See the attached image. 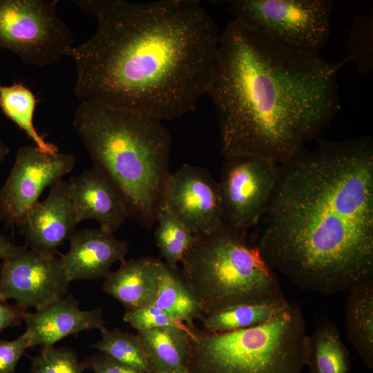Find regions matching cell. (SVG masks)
<instances>
[{"mask_svg": "<svg viewBox=\"0 0 373 373\" xmlns=\"http://www.w3.org/2000/svg\"><path fill=\"white\" fill-rule=\"evenodd\" d=\"M84 363L86 368L90 369L94 373H145L99 351Z\"/></svg>", "mask_w": 373, "mask_h": 373, "instance_id": "30", "label": "cell"}, {"mask_svg": "<svg viewBox=\"0 0 373 373\" xmlns=\"http://www.w3.org/2000/svg\"><path fill=\"white\" fill-rule=\"evenodd\" d=\"M162 373H193L191 371H189L188 369L175 371V372H162Z\"/></svg>", "mask_w": 373, "mask_h": 373, "instance_id": "34", "label": "cell"}, {"mask_svg": "<svg viewBox=\"0 0 373 373\" xmlns=\"http://www.w3.org/2000/svg\"><path fill=\"white\" fill-rule=\"evenodd\" d=\"M348 292L346 303L347 334L365 365L373 367V280Z\"/></svg>", "mask_w": 373, "mask_h": 373, "instance_id": "19", "label": "cell"}, {"mask_svg": "<svg viewBox=\"0 0 373 373\" xmlns=\"http://www.w3.org/2000/svg\"><path fill=\"white\" fill-rule=\"evenodd\" d=\"M260 220L261 255L297 287L332 295L373 280L372 138L323 141L280 164Z\"/></svg>", "mask_w": 373, "mask_h": 373, "instance_id": "1", "label": "cell"}, {"mask_svg": "<svg viewBox=\"0 0 373 373\" xmlns=\"http://www.w3.org/2000/svg\"><path fill=\"white\" fill-rule=\"evenodd\" d=\"M153 373L188 369L191 337L183 330L166 327L138 332Z\"/></svg>", "mask_w": 373, "mask_h": 373, "instance_id": "18", "label": "cell"}, {"mask_svg": "<svg viewBox=\"0 0 373 373\" xmlns=\"http://www.w3.org/2000/svg\"><path fill=\"white\" fill-rule=\"evenodd\" d=\"M27 311L16 305L0 300V332L21 324Z\"/></svg>", "mask_w": 373, "mask_h": 373, "instance_id": "31", "label": "cell"}, {"mask_svg": "<svg viewBox=\"0 0 373 373\" xmlns=\"http://www.w3.org/2000/svg\"><path fill=\"white\" fill-rule=\"evenodd\" d=\"M78 224L68 181L62 180L50 186L47 198L33 206L19 226L25 247L55 254L75 232Z\"/></svg>", "mask_w": 373, "mask_h": 373, "instance_id": "13", "label": "cell"}, {"mask_svg": "<svg viewBox=\"0 0 373 373\" xmlns=\"http://www.w3.org/2000/svg\"><path fill=\"white\" fill-rule=\"evenodd\" d=\"M162 122L92 100L80 102L73 121L93 166L117 189L129 218L149 229L156 224L170 173L171 138Z\"/></svg>", "mask_w": 373, "mask_h": 373, "instance_id": "4", "label": "cell"}, {"mask_svg": "<svg viewBox=\"0 0 373 373\" xmlns=\"http://www.w3.org/2000/svg\"><path fill=\"white\" fill-rule=\"evenodd\" d=\"M10 153V150L0 138V164L3 162L6 156Z\"/></svg>", "mask_w": 373, "mask_h": 373, "instance_id": "33", "label": "cell"}, {"mask_svg": "<svg viewBox=\"0 0 373 373\" xmlns=\"http://www.w3.org/2000/svg\"><path fill=\"white\" fill-rule=\"evenodd\" d=\"M306 326L291 304L262 324L226 332L195 329L188 370L193 373H301Z\"/></svg>", "mask_w": 373, "mask_h": 373, "instance_id": "6", "label": "cell"}, {"mask_svg": "<svg viewBox=\"0 0 373 373\" xmlns=\"http://www.w3.org/2000/svg\"><path fill=\"white\" fill-rule=\"evenodd\" d=\"M177 270L164 265L157 295L153 305L193 328V321L197 318L202 321L205 316L200 302Z\"/></svg>", "mask_w": 373, "mask_h": 373, "instance_id": "21", "label": "cell"}, {"mask_svg": "<svg viewBox=\"0 0 373 373\" xmlns=\"http://www.w3.org/2000/svg\"><path fill=\"white\" fill-rule=\"evenodd\" d=\"M69 197L79 223L95 220L99 227L115 233L129 218L126 204L111 181L95 167L68 181Z\"/></svg>", "mask_w": 373, "mask_h": 373, "instance_id": "15", "label": "cell"}, {"mask_svg": "<svg viewBox=\"0 0 373 373\" xmlns=\"http://www.w3.org/2000/svg\"><path fill=\"white\" fill-rule=\"evenodd\" d=\"M157 227L155 232L157 247L172 269H178L183 256L190 247L195 236L161 206L157 216Z\"/></svg>", "mask_w": 373, "mask_h": 373, "instance_id": "24", "label": "cell"}, {"mask_svg": "<svg viewBox=\"0 0 373 373\" xmlns=\"http://www.w3.org/2000/svg\"><path fill=\"white\" fill-rule=\"evenodd\" d=\"M181 263L180 276L204 316L240 305L288 302L247 230L224 222L210 233L195 236Z\"/></svg>", "mask_w": 373, "mask_h": 373, "instance_id": "5", "label": "cell"}, {"mask_svg": "<svg viewBox=\"0 0 373 373\" xmlns=\"http://www.w3.org/2000/svg\"><path fill=\"white\" fill-rule=\"evenodd\" d=\"M69 242L68 251L61 258L70 282L105 278L115 262L126 261L128 250L126 241L101 227L76 231Z\"/></svg>", "mask_w": 373, "mask_h": 373, "instance_id": "16", "label": "cell"}, {"mask_svg": "<svg viewBox=\"0 0 373 373\" xmlns=\"http://www.w3.org/2000/svg\"><path fill=\"white\" fill-rule=\"evenodd\" d=\"M218 191L223 222L247 230L258 223L276 184L280 164L262 157H224Z\"/></svg>", "mask_w": 373, "mask_h": 373, "instance_id": "9", "label": "cell"}, {"mask_svg": "<svg viewBox=\"0 0 373 373\" xmlns=\"http://www.w3.org/2000/svg\"><path fill=\"white\" fill-rule=\"evenodd\" d=\"M70 283L61 258L16 245L0 266V300L38 310L65 297Z\"/></svg>", "mask_w": 373, "mask_h": 373, "instance_id": "10", "label": "cell"}, {"mask_svg": "<svg viewBox=\"0 0 373 373\" xmlns=\"http://www.w3.org/2000/svg\"><path fill=\"white\" fill-rule=\"evenodd\" d=\"M347 57L364 75L373 69V16L359 13L353 19L346 41Z\"/></svg>", "mask_w": 373, "mask_h": 373, "instance_id": "26", "label": "cell"}, {"mask_svg": "<svg viewBox=\"0 0 373 373\" xmlns=\"http://www.w3.org/2000/svg\"><path fill=\"white\" fill-rule=\"evenodd\" d=\"M289 305V302L240 305L205 316L202 320V326L204 330L209 332L249 328L271 321Z\"/></svg>", "mask_w": 373, "mask_h": 373, "instance_id": "23", "label": "cell"}, {"mask_svg": "<svg viewBox=\"0 0 373 373\" xmlns=\"http://www.w3.org/2000/svg\"><path fill=\"white\" fill-rule=\"evenodd\" d=\"M97 19L73 48L74 94L162 121L193 111L207 94L220 33L197 0L75 1Z\"/></svg>", "mask_w": 373, "mask_h": 373, "instance_id": "2", "label": "cell"}, {"mask_svg": "<svg viewBox=\"0 0 373 373\" xmlns=\"http://www.w3.org/2000/svg\"><path fill=\"white\" fill-rule=\"evenodd\" d=\"M29 347V340L24 332L13 341L0 340V373H14L19 359Z\"/></svg>", "mask_w": 373, "mask_h": 373, "instance_id": "29", "label": "cell"}, {"mask_svg": "<svg viewBox=\"0 0 373 373\" xmlns=\"http://www.w3.org/2000/svg\"><path fill=\"white\" fill-rule=\"evenodd\" d=\"M23 321L30 347L54 346L67 336H77L82 332L93 329L101 330L106 323L102 308L82 310L79 307V301L72 295L35 312H26Z\"/></svg>", "mask_w": 373, "mask_h": 373, "instance_id": "14", "label": "cell"}, {"mask_svg": "<svg viewBox=\"0 0 373 373\" xmlns=\"http://www.w3.org/2000/svg\"><path fill=\"white\" fill-rule=\"evenodd\" d=\"M164 265L147 257L124 261L104 278L102 289L121 303L126 312L148 307L156 299Z\"/></svg>", "mask_w": 373, "mask_h": 373, "instance_id": "17", "label": "cell"}, {"mask_svg": "<svg viewBox=\"0 0 373 373\" xmlns=\"http://www.w3.org/2000/svg\"><path fill=\"white\" fill-rule=\"evenodd\" d=\"M57 0H0V49L23 63L46 67L75 46L73 34L59 16Z\"/></svg>", "mask_w": 373, "mask_h": 373, "instance_id": "8", "label": "cell"}, {"mask_svg": "<svg viewBox=\"0 0 373 373\" xmlns=\"http://www.w3.org/2000/svg\"><path fill=\"white\" fill-rule=\"evenodd\" d=\"M75 163L70 153L46 151L33 145L20 146L0 189V219L10 226H19L44 190L62 180Z\"/></svg>", "mask_w": 373, "mask_h": 373, "instance_id": "11", "label": "cell"}, {"mask_svg": "<svg viewBox=\"0 0 373 373\" xmlns=\"http://www.w3.org/2000/svg\"><path fill=\"white\" fill-rule=\"evenodd\" d=\"M228 10L239 20L298 52L320 55L331 34L329 0H233Z\"/></svg>", "mask_w": 373, "mask_h": 373, "instance_id": "7", "label": "cell"}, {"mask_svg": "<svg viewBox=\"0 0 373 373\" xmlns=\"http://www.w3.org/2000/svg\"><path fill=\"white\" fill-rule=\"evenodd\" d=\"M36 104L35 95L23 84L0 85V108L3 114L26 133L35 146L46 151L57 152V147L46 142L34 126Z\"/></svg>", "mask_w": 373, "mask_h": 373, "instance_id": "22", "label": "cell"}, {"mask_svg": "<svg viewBox=\"0 0 373 373\" xmlns=\"http://www.w3.org/2000/svg\"><path fill=\"white\" fill-rule=\"evenodd\" d=\"M123 320L137 332L173 327L186 332L191 339L195 338V327H190L184 322L173 318L153 305L137 310L126 312Z\"/></svg>", "mask_w": 373, "mask_h": 373, "instance_id": "28", "label": "cell"}, {"mask_svg": "<svg viewBox=\"0 0 373 373\" xmlns=\"http://www.w3.org/2000/svg\"><path fill=\"white\" fill-rule=\"evenodd\" d=\"M15 246L8 237L0 232V259L3 260L6 258Z\"/></svg>", "mask_w": 373, "mask_h": 373, "instance_id": "32", "label": "cell"}, {"mask_svg": "<svg viewBox=\"0 0 373 373\" xmlns=\"http://www.w3.org/2000/svg\"><path fill=\"white\" fill-rule=\"evenodd\" d=\"M85 369L76 352L66 347H41L40 354L31 358L30 373H82Z\"/></svg>", "mask_w": 373, "mask_h": 373, "instance_id": "27", "label": "cell"}, {"mask_svg": "<svg viewBox=\"0 0 373 373\" xmlns=\"http://www.w3.org/2000/svg\"><path fill=\"white\" fill-rule=\"evenodd\" d=\"M305 361L311 373H349V352L332 322L323 321L307 335Z\"/></svg>", "mask_w": 373, "mask_h": 373, "instance_id": "20", "label": "cell"}, {"mask_svg": "<svg viewBox=\"0 0 373 373\" xmlns=\"http://www.w3.org/2000/svg\"><path fill=\"white\" fill-rule=\"evenodd\" d=\"M161 206L195 236L210 233L224 223L218 184L198 166L184 164L169 173Z\"/></svg>", "mask_w": 373, "mask_h": 373, "instance_id": "12", "label": "cell"}, {"mask_svg": "<svg viewBox=\"0 0 373 373\" xmlns=\"http://www.w3.org/2000/svg\"><path fill=\"white\" fill-rule=\"evenodd\" d=\"M102 338L92 347L114 359L145 373H153L142 341L138 335L119 328L111 331L104 327Z\"/></svg>", "mask_w": 373, "mask_h": 373, "instance_id": "25", "label": "cell"}, {"mask_svg": "<svg viewBox=\"0 0 373 373\" xmlns=\"http://www.w3.org/2000/svg\"><path fill=\"white\" fill-rule=\"evenodd\" d=\"M346 61L293 50L233 19L220 35L207 92L224 157L281 164L317 138L341 108L338 75Z\"/></svg>", "mask_w": 373, "mask_h": 373, "instance_id": "3", "label": "cell"}]
</instances>
